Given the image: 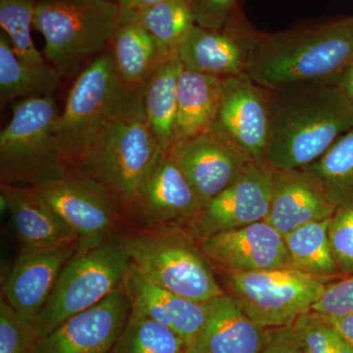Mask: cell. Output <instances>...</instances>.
I'll list each match as a JSON object with an SVG mask.
<instances>
[{
    "label": "cell",
    "instance_id": "40",
    "mask_svg": "<svg viewBox=\"0 0 353 353\" xmlns=\"http://www.w3.org/2000/svg\"><path fill=\"white\" fill-rule=\"evenodd\" d=\"M333 328V327H332ZM331 353H353V347L333 328Z\"/></svg>",
    "mask_w": 353,
    "mask_h": 353
},
{
    "label": "cell",
    "instance_id": "32",
    "mask_svg": "<svg viewBox=\"0 0 353 353\" xmlns=\"http://www.w3.org/2000/svg\"><path fill=\"white\" fill-rule=\"evenodd\" d=\"M39 336L34 325L27 324L13 308L0 299V353H36Z\"/></svg>",
    "mask_w": 353,
    "mask_h": 353
},
{
    "label": "cell",
    "instance_id": "18",
    "mask_svg": "<svg viewBox=\"0 0 353 353\" xmlns=\"http://www.w3.org/2000/svg\"><path fill=\"white\" fill-rule=\"evenodd\" d=\"M79 243L19 254L7 276L1 297L27 324L34 325L62 270L78 252Z\"/></svg>",
    "mask_w": 353,
    "mask_h": 353
},
{
    "label": "cell",
    "instance_id": "9",
    "mask_svg": "<svg viewBox=\"0 0 353 353\" xmlns=\"http://www.w3.org/2000/svg\"><path fill=\"white\" fill-rule=\"evenodd\" d=\"M246 315L264 329L290 326L311 311L329 279L314 277L294 267L255 272L215 270Z\"/></svg>",
    "mask_w": 353,
    "mask_h": 353
},
{
    "label": "cell",
    "instance_id": "3",
    "mask_svg": "<svg viewBox=\"0 0 353 353\" xmlns=\"http://www.w3.org/2000/svg\"><path fill=\"white\" fill-rule=\"evenodd\" d=\"M160 150L141 94L99 128L70 172L105 188L125 215Z\"/></svg>",
    "mask_w": 353,
    "mask_h": 353
},
{
    "label": "cell",
    "instance_id": "16",
    "mask_svg": "<svg viewBox=\"0 0 353 353\" xmlns=\"http://www.w3.org/2000/svg\"><path fill=\"white\" fill-rule=\"evenodd\" d=\"M132 306L118 289L39 338L36 353H108L124 328Z\"/></svg>",
    "mask_w": 353,
    "mask_h": 353
},
{
    "label": "cell",
    "instance_id": "38",
    "mask_svg": "<svg viewBox=\"0 0 353 353\" xmlns=\"http://www.w3.org/2000/svg\"><path fill=\"white\" fill-rule=\"evenodd\" d=\"M322 317L353 347V314L338 318Z\"/></svg>",
    "mask_w": 353,
    "mask_h": 353
},
{
    "label": "cell",
    "instance_id": "39",
    "mask_svg": "<svg viewBox=\"0 0 353 353\" xmlns=\"http://www.w3.org/2000/svg\"><path fill=\"white\" fill-rule=\"evenodd\" d=\"M338 83L348 99L353 102V62L343 72V75L339 79Z\"/></svg>",
    "mask_w": 353,
    "mask_h": 353
},
{
    "label": "cell",
    "instance_id": "34",
    "mask_svg": "<svg viewBox=\"0 0 353 353\" xmlns=\"http://www.w3.org/2000/svg\"><path fill=\"white\" fill-rule=\"evenodd\" d=\"M304 353H331L333 328L321 315L308 311L292 324Z\"/></svg>",
    "mask_w": 353,
    "mask_h": 353
},
{
    "label": "cell",
    "instance_id": "5",
    "mask_svg": "<svg viewBox=\"0 0 353 353\" xmlns=\"http://www.w3.org/2000/svg\"><path fill=\"white\" fill-rule=\"evenodd\" d=\"M120 14L114 0H41L34 28L46 39L44 57L66 77L111 43Z\"/></svg>",
    "mask_w": 353,
    "mask_h": 353
},
{
    "label": "cell",
    "instance_id": "36",
    "mask_svg": "<svg viewBox=\"0 0 353 353\" xmlns=\"http://www.w3.org/2000/svg\"><path fill=\"white\" fill-rule=\"evenodd\" d=\"M241 0H190L196 25L209 30H219L236 11Z\"/></svg>",
    "mask_w": 353,
    "mask_h": 353
},
{
    "label": "cell",
    "instance_id": "13",
    "mask_svg": "<svg viewBox=\"0 0 353 353\" xmlns=\"http://www.w3.org/2000/svg\"><path fill=\"white\" fill-rule=\"evenodd\" d=\"M274 176L275 169L268 164L248 162L240 176L183 227L201 239L266 220Z\"/></svg>",
    "mask_w": 353,
    "mask_h": 353
},
{
    "label": "cell",
    "instance_id": "11",
    "mask_svg": "<svg viewBox=\"0 0 353 353\" xmlns=\"http://www.w3.org/2000/svg\"><path fill=\"white\" fill-rule=\"evenodd\" d=\"M274 92L248 73L222 80L219 111L210 130L250 162L266 164L273 118Z\"/></svg>",
    "mask_w": 353,
    "mask_h": 353
},
{
    "label": "cell",
    "instance_id": "21",
    "mask_svg": "<svg viewBox=\"0 0 353 353\" xmlns=\"http://www.w3.org/2000/svg\"><path fill=\"white\" fill-rule=\"evenodd\" d=\"M268 336L228 294L208 301L206 321L185 353H259Z\"/></svg>",
    "mask_w": 353,
    "mask_h": 353
},
{
    "label": "cell",
    "instance_id": "31",
    "mask_svg": "<svg viewBox=\"0 0 353 353\" xmlns=\"http://www.w3.org/2000/svg\"><path fill=\"white\" fill-rule=\"evenodd\" d=\"M34 0H0V26L8 37L16 54L27 63L46 64L32 43Z\"/></svg>",
    "mask_w": 353,
    "mask_h": 353
},
{
    "label": "cell",
    "instance_id": "19",
    "mask_svg": "<svg viewBox=\"0 0 353 353\" xmlns=\"http://www.w3.org/2000/svg\"><path fill=\"white\" fill-rule=\"evenodd\" d=\"M120 289L131 303L132 311L163 325L178 334L185 347L201 331L208 314V303H196L158 287L132 265Z\"/></svg>",
    "mask_w": 353,
    "mask_h": 353
},
{
    "label": "cell",
    "instance_id": "7",
    "mask_svg": "<svg viewBox=\"0 0 353 353\" xmlns=\"http://www.w3.org/2000/svg\"><path fill=\"white\" fill-rule=\"evenodd\" d=\"M143 90L127 87L121 81L110 50L83 70L72 85L54 128L69 172L99 128L139 99Z\"/></svg>",
    "mask_w": 353,
    "mask_h": 353
},
{
    "label": "cell",
    "instance_id": "6",
    "mask_svg": "<svg viewBox=\"0 0 353 353\" xmlns=\"http://www.w3.org/2000/svg\"><path fill=\"white\" fill-rule=\"evenodd\" d=\"M58 115L53 97L14 103L11 119L0 132V183L32 187L69 173L55 139Z\"/></svg>",
    "mask_w": 353,
    "mask_h": 353
},
{
    "label": "cell",
    "instance_id": "20",
    "mask_svg": "<svg viewBox=\"0 0 353 353\" xmlns=\"http://www.w3.org/2000/svg\"><path fill=\"white\" fill-rule=\"evenodd\" d=\"M20 254L79 243L78 236L29 185L0 183Z\"/></svg>",
    "mask_w": 353,
    "mask_h": 353
},
{
    "label": "cell",
    "instance_id": "4",
    "mask_svg": "<svg viewBox=\"0 0 353 353\" xmlns=\"http://www.w3.org/2000/svg\"><path fill=\"white\" fill-rule=\"evenodd\" d=\"M121 239L132 266L152 284L196 303L226 294L187 228L127 229Z\"/></svg>",
    "mask_w": 353,
    "mask_h": 353
},
{
    "label": "cell",
    "instance_id": "15",
    "mask_svg": "<svg viewBox=\"0 0 353 353\" xmlns=\"http://www.w3.org/2000/svg\"><path fill=\"white\" fill-rule=\"evenodd\" d=\"M196 240L214 270L255 272L292 267L284 236L265 221Z\"/></svg>",
    "mask_w": 353,
    "mask_h": 353
},
{
    "label": "cell",
    "instance_id": "41",
    "mask_svg": "<svg viewBox=\"0 0 353 353\" xmlns=\"http://www.w3.org/2000/svg\"><path fill=\"white\" fill-rule=\"evenodd\" d=\"M162 1H164V0H121L118 4L122 8L138 11L148 8V7L155 6V4L160 3Z\"/></svg>",
    "mask_w": 353,
    "mask_h": 353
},
{
    "label": "cell",
    "instance_id": "10",
    "mask_svg": "<svg viewBox=\"0 0 353 353\" xmlns=\"http://www.w3.org/2000/svg\"><path fill=\"white\" fill-rule=\"evenodd\" d=\"M31 188L78 236V252L97 248L128 229L117 199L88 176L69 172Z\"/></svg>",
    "mask_w": 353,
    "mask_h": 353
},
{
    "label": "cell",
    "instance_id": "24",
    "mask_svg": "<svg viewBox=\"0 0 353 353\" xmlns=\"http://www.w3.org/2000/svg\"><path fill=\"white\" fill-rule=\"evenodd\" d=\"M110 44L118 75L131 88H143L158 67L169 60L152 34L122 11Z\"/></svg>",
    "mask_w": 353,
    "mask_h": 353
},
{
    "label": "cell",
    "instance_id": "12",
    "mask_svg": "<svg viewBox=\"0 0 353 353\" xmlns=\"http://www.w3.org/2000/svg\"><path fill=\"white\" fill-rule=\"evenodd\" d=\"M202 208L170 150H160L124 216L128 229H161L185 226Z\"/></svg>",
    "mask_w": 353,
    "mask_h": 353
},
{
    "label": "cell",
    "instance_id": "37",
    "mask_svg": "<svg viewBox=\"0 0 353 353\" xmlns=\"http://www.w3.org/2000/svg\"><path fill=\"white\" fill-rule=\"evenodd\" d=\"M259 353H304L292 325L268 329V336Z\"/></svg>",
    "mask_w": 353,
    "mask_h": 353
},
{
    "label": "cell",
    "instance_id": "28",
    "mask_svg": "<svg viewBox=\"0 0 353 353\" xmlns=\"http://www.w3.org/2000/svg\"><path fill=\"white\" fill-rule=\"evenodd\" d=\"M303 171L336 208L353 203V128Z\"/></svg>",
    "mask_w": 353,
    "mask_h": 353
},
{
    "label": "cell",
    "instance_id": "27",
    "mask_svg": "<svg viewBox=\"0 0 353 353\" xmlns=\"http://www.w3.org/2000/svg\"><path fill=\"white\" fill-rule=\"evenodd\" d=\"M121 11L152 34L167 59L178 57L179 48L196 26L190 0H164L143 10L121 7Z\"/></svg>",
    "mask_w": 353,
    "mask_h": 353
},
{
    "label": "cell",
    "instance_id": "42",
    "mask_svg": "<svg viewBox=\"0 0 353 353\" xmlns=\"http://www.w3.org/2000/svg\"><path fill=\"white\" fill-rule=\"evenodd\" d=\"M114 1L117 2V3H119V2L121 1V0H114Z\"/></svg>",
    "mask_w": 353,
    "mask_h": 353
},
{
    "label": "cell",
    "instance_id": "23",
    "mask_svg": "<svg viewBox=\"0 0 353 353\" xmlns=\"http://www.w3.org/2000/svg\"><path fill=\"white\" fill-rule=\"evenodd\" d=\"M222 80L183 67L176 92L175 141L194 138L213 127L220 108Z\"/></svg>",
    "mask_w": 353,
    "mask_h": 353
},
{
    "label": "cell",
    "instance_id": "1",
    "mask_svg": "<svg viewBox=\"0 0 353 353\" xmlns=\"http://www.w3.org/2000/svg\"><path fill=\"white\" fill-rule=\"evenodd\" d=\"M353 62V15L299 26L285 31L260 32L248 74L272 92L338 83Z\"/></svg>",
    "mask_w": 353,
    "mask_h": 353
},
{
    "label": "cell",
    "instance_id": "25",
    "mask_svg": "<svg viewBox=\"0 0 353 353\" xmlns=\"http://www.w3.org/2000/svg\"><path fill=\"white\" fill-rule=\"evenodd\" d=\"M59 71L48 63L21 59L6 34H0V106L34 97H53L61 83Z\"/></svg>",
    "mask_w": 353,
    "mask_h": 353
},
{
    "label": "cell",
    "instance_id": "8",
    "mask_svg": "<svg viewBox=\"0 0 353 353\" xmlns=\"http://www.w3.org/2000/svg\"><path fill=\"white\" fill-rule=\"evenodd\" d=\"M131 265L121 234L88 252H77L65 265L50 299L34 320L39 338L120 289Z\"/></svg>",
    "mask_w": 353,
    "mask_h": 353
},
{
    "label": "cell",
    "instance_id": "30",
    "mask_svg": "<svg viewBox=\"0 0 353 353\" xmlns=\"http://www.w3.org/2000/svg\"><path fill=\"white\" fill-rule=\"evenodd\" d=\"M108 353H185V343L172 330L131 310Z\"/></svg>",
    "mask_w": 353,
    "mask_h": 353
},
{
    "label": "cell",
    "instance_id": "26",
    "mask_svg": "<svg viewBox=\"0 0 353 353\" xmlns=\"http://www.w3.org/2000/svg\"><path fill=\"white\" fill-rule=\"evenodd\" d=\"M183 65L178 57L167 60L143 85V108L148 127L162 152L175 143L176 92Z\"/></svg>",
    "mask_w": 353,
    "mask_h": 353
},
{
    "label": "cell",
    "instance_id": "14",
    "mask_svg": "<svg viewBox=\"0 0 353 353\" xmlns=\"http://www.w3.org/2000/svg\"><path fill=\"white\" fill-rule=\"evenodd\" d=\"M260 31L236 11L224 27L209 30L196 26L178 51L183 68L221 79L248 73Z\"/></svg>",
    "mask_w": 353,
    "mask_h": 353
},
{
    "label": "cell",
    "instance_id": "17",
    "mask_svg": "<svg viewBox=\"0 0 353 353\" xmlns=\"http://www.w3.org/2000/svg\"><path fill=\"white\" fill-rule=\"evenodd\" d=\"M169 150L199 194L203 208L232 185L250 162L212 130L175 141Z\"/></svg>",
    "mask_w": 353,
    "mask_h": 353
},
{
    "label": "cell",
    "instance_id": "22",
    "mask_svg": "<svg viewBox=\"0 0 353 353\" xmlns=\"http://www.w3.org/2000/svg\"><path fill=\"white\" fill-rule=\"evenodd\" d=\"M336 208L305 172L275 170L265 222L284 236L308 223L329 219Z\"/></svg>",
    "mask_w": 353,
    "mask_h": 353
},
{
    "label": "cell",
    "instance_id": "33",
    "mask_svg": "<svg viewBox=\"0 0 353 353\" xmlns=\"http://www.w3.org/2000/svg\"><path fill=\"white\" fill-rule=\"evenodd\" d=\"M328 236L339 270L353 275V203L336 208L330 218Z\"/></svg>",
    "mask_w": 353,
    "mask_h": 353
},
{
    "label": "cell",
    "instance_id": "29",
    "mask_svg": "<svg viewBox=\"0 0 353 353\" xmlns=\"http://www.w3.org/2000/svg\"><path fill=\"white\" fill-rule=\"evenodd\" d=\"M329 219L316 221L284 236L292 266L317 278L341 274L334 261L328 236Z\"/></svg>",
    "mask_w": 353,
    "mask_h": 353
},
{
    "label": "cell",
    "instance_id": "35",
    "mask_svg": "<svg viewBox=\"0 0 353 353\" xmlns=\"http://www.w3.org/2000/svg\"><path fill=\"white\" fill-rule=\"evenodd\" d=\"M311 311L324 317H345L353 314V275L327 284Z\"/></svg>",
    "mask_w": 353,
    "mask_h": 353
},
{
    "label": "cell",
    "instance_id": "2",
    "mask_svg": "<svg viewBox=\"0 0 353 353\" xmlns=\"http://www.w3.org/2000/svg\"><path fill=\"white\" fill-rule=\"evenodd\" d=\"M353 128V102L338 83L274 92L266 164L303 170Z\"/></svg>",
    "mask_w": 353,
    "mask_h": 353
}]
</instances>
